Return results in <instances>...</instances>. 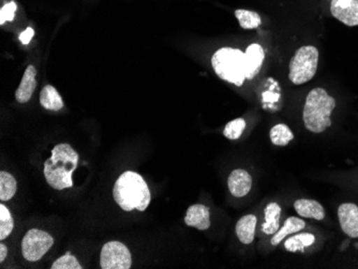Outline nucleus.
I'll return each mask as SVG.
<instances>
[{"mask_svg": "<svg viewBox=\"0 0 358 269\" xmlns=\"http://www.w3.org/2000/svg\"><path fill=\"white\" fill-rule=\"evenodd\" d=\"M113 196L124 212L138 210L144 212L150 205L152 196L144 178L136 172H124L113 189Z\"/></svg>", "mask_w": 358, "mask_h": 269, "instance_id": "1", "label": "nucleus"}, {"mask_svg": "<svg viewBox=\"0 0 358 269\" xmlns=\"http://www.w3.org/2000/svg\"><path fill=\"white\" fill-rule=\"evenodd\" d=\"M78 163V154L69 144H59L52 150V156L44 163L46 182L56 190L73 186L72 174Z\"/></svg>", "mask_w": 358, "mask_h": 269, "instance_id": "2", "label": "nucleus"}, {"mask_svg": "<svg viewBox=\"0 0 358 269\" xmlns=\"http://www.w3.org/2000/svg\"><path fill=\"white\" fill-rule=\"evenodd\" d=\"M336 108L335 98L327 94L324 88L311 90L306 98L303 120L306 129L319 134L331 126V115Z\"/></svg>", "mask_w": 358, "mask_h": 269, "instance_id": "3", "label": "nucleus"}, {"mask_svg": "<svg viewBox=\"0 0 358 269\" xmlns=\"http://www.w3.org/2000/svg\"><path fill=\"white\" fill-rule=\"evenodd\" d=\"M211 65L217 75L229 83L241 86L247 80L246 53L232 48L218 50L211 58Z\"/></svg>", "mask_w": 358, "mask_h": 269, "instance_id": "4", "label": "nucleus"}, {"mask_svg": "<svg viewBox=\"0 0 358 269\" xmlns=\"http://www.w3.org/2000/svg\"><path fill=\"white\" fill-rule=\"evenodd\" d=\"M319 51L313 45L301 46L289 60V78L295 85L311 81L317 73Z\"/></svg>", "mask_w": 358, "mask_h": 269, "instance_id": "5", "label": "nucleus"}, {"mask_svg": "<svg viewBox=\"0 0 358 269\" xmlns=\"http://www.w3.org/2000/svg\"><path fill=\"white\" fill-rule=\"evenodd\" d=\"M54 238L44 231H28L22 242V253L28 262H37L53 247Z\"/></svg>", "mask_w": 358, "mask_h": 269, "instance_id": "6", "label": "nucleus"}, {"mask_svg": "<svg viewBox=\"0 0 358 269\" xmlns=\"http://www.w3.org/2000/svg\"><path fill=\"white\" fill-rule=\"evenodd\" d=\"M132 265L131 253L120 242H108L100 254L102 269H129Z\"/></svg>", "mask_w": 358, "mask_h": 269, "instance_id": "7", "label": "nucleus"}, {"mask_svg": "<svg viewBox=\"0 0 358 269\" xmlns=\"http://www.w3.org/2000/svg\"><path fill=\"white\" fill-rule=\"evenodd\" d=\"M331 13L349 27L358 26V0H331Z\"/></svg>", "mask_w": 358, "mask_h": 269, "instance_id": "8", "label": "nucleus"}, {"mask_svg": "<svg viewBox=\"0 0 358 269\" xmlns=\"http://www.w3.org/2000/svg\"><path fill=\"white\" fill-rule=\"evenodd\" d=\"M338 219L343 233L358 238V206L353 203H343L338 208Z\"/></svg>", "mask_w": 358, "mask_h": 269, "instance_id": "9", "label": "nucleus"}, {"mask_svg": "<svg viewBox=\"0 0 358 269\" xmlns=\"http://www.w3.org/2000/svg\"><path fill=\"white\" fill-rule=\"evenodd\" d=\"M227 187L231 194L235 198H243L250 192L252 187V177L247 170H234L227 180Z\"/></svg>", "mask_w": 358, "mask_h": 269, "instance_id": "10", "label": "nucleus"}, {"mask_svg": "<svg viewBox=\"0 0 358 269\" xmlns=\"http://www.w3.org/2000/svg\"><path fill=\"white\" fill-rule=\"evenodd\" d=\"M185 224L191 228L205 231L210 226V212L205 205L195 204L190 206L185 216Z\"/></svg>", "mask_w": 358, "mask_h": 269, "instance_id": "11", "label": "nucleus"}, {"mask_svg": "<svg viewBox=\"0 0 358 269\" xmlns=\"http://www.w3.org/2000/svg\"><path fill=\"white\" fill-rule=\"evenodd\" d=\"M37 70L34 66H28L22 78L21 84L15 92V99L19 103H27L37 87Z\"/></svg>", "mask_w": 358, "mask_h": 269, "instance_id": "12", "label": "nucleus"}, {"mask_svg": "<svg viewBox=\"0 0 358 269\" xmlns=\"http://www.w3.org/2000/svg\"><path fill=\"white\" fill-rule=\"evenodd\" d=\"M245 53H246L247 65H248L247 80H252L262 68L263 61L265 59L264 49L259 44L252 43L247 48Z\"/></svg>", "mask_w": 358, "mask_h": 269, "instance_id": "13", "label": "nucleus"}, {"mask_svg": "<svg viewBox=\"0 0 358 269\" xmlns=\"http://www.w3.org/2000/svg\"><path fill=\"white\" fill-rule=\"evenodd\" d=\"M295 212L303 218L315 219L321 221L325 218V210L317 201L299 198L294 203Z\"/></svg>", "mask_w": 358, "mask_h": 269, "instance_id": "14", "label": "nucleus"}, {"mask_svg": "<svg viewBox=\"0 0 358 269\" xmlns=\"http://www.w3.org/2000/svg\"><path fill=\"white\" fill-rule=\"evenodd\" d=\"M257 219L255 215L243 216L236 224V235L243 245L252 244L255 237Z\"/></svg>", "mask_w": 358, "mask_h": 269, "instance_id": "15", "label": "nucleus"}, {"mask_svg": "<svg viewBox=\"0 0 358 269\" xmlns=\"http://www.w3.org/2000/svg\"><path fill=\"white\" fill-rule=\"evenodd\" d=\"M265 222L262 224V232L273 235L280 228L281 208L277 203H269L264 210Z\"/></svg>", "mask_w": 358, "mask_h": 269, "instance_id": "16", "label": "nucleus"}, {"mask_svg": "<svg viewBox=\"0 0 358 269\" xmlns=\"http://www.w3.org/2000/svg\"><path fill=\"white\" fill-rule=\"evenodd\" d=\"M305 228V221L301 220L299 217H289L285 221L282 228H279L278 232L273 234V238L271 240V244L273 246H278L285 240V237L294 234V233L301 232Z\"/></svg>", "mask_w": 358, "mask_h": 269, "instance_id": "17", "label": "nucleus"}, {"mask_svg": "<svg viewBox=\"0 0 358 269\" xmlns=\"http://www.w3.org/2000/svg\"><path fill=\"white\" fill-rule=\"evenodd\" d=\"M40 103L46 110H54V112H57L64 108L62 96L52 85L45 86L42 89L41 94H40Z\"/></svg>", "mask_w": 358, "mask_h": 269, "instance_id": "18", "label": "nucleus"}, {"mask_svg": "<svg viewBox=\"0 0 358 269\" xmlns=\"http://www.w3.org/2000/svg\"><path fill=\"white\" fill-rule=\"evenodd\" d=\"M269 136L273 145L281 146V147L289 145V142L294 140V134L289 129V126L285 124H278L273 126Z\"/></svg>", "mask_w": 358, "mask_h": 269, "instance_id": "19", "label": "nucleus"}, {"mask_svg": "<svg viewBox=\"0 0 358 269\" xmlns=\"http://www.w3.org/2000/svg\"><path fill=\"white\" fill-rule=\"evenodd\" d=\"M315 242V237L309 233H301L289 237L285 240V247L289 252L303 251L307 247L311 246Z\"/></svg>", "mask_w": 358, "mask_h": 269, "instance_id": "20", "label": "nucleus"}, {"mask_svg": "<svg viewBox=\"0 0 358 269\" xmlns=\"http://www.w3.org/2000/svg\"><path fill=\"white\" fill-rule=\"evenodd\" d=\"M235 17L238 20L239 25L243 29H255L262 24V19L255 11L238 9L235 11Z\"/></svg>", "mask_w": 358, "mask_h": 269, "instance_id": "21", "label": "nucleus"}, {"mask_svg": "<svg viewBox=\"0 0 358 269\" xmlns=\"http://www.w3.org/2000/svg\"><path fill=\"white\" fill-rule=\"evenodd\" d=\"M16 184L15 178L7 172L0 173V200L10 201L15 196Z\"/></svg>", "mask_w": 358, "mask_h": 269, "instance_id": "22", "label": "nucleus"}, {"mask_svg": "<svg viewBox=\"0 0 358 269\" xmlns=\"http://www.w3.org/2000/svg\"><path fill=\"white\" fill-rule=\"evenodd\" d=\"M13 228L14 221L9 210L5 205H0V240H6L11 234Z\"/></svg>", "mask_w": 358, "mask_h": 269, "instance_id": "23", "label": "nucleus"}, {"mask_svg": "<svg viewBox=\"0 0 358 269\" xmlns=\"http://www.w3.org/2000/svg\"><path fill=\"white\" fill-rule=\"evenodd\" d=\"M246 122L243 118H237L232 120L225 126L223 134L229 140H238L243 134V130L246 129Z\"/></svg>", "mask_w": 358, "mask_h": 269, "instance_id": "24", "label": "nucleus"}, {"mask_svg": "<svg viewBox=\"0 0 358 269\" xmlns=\"http://www.w3.org/2000/svg\"><path fill=\"white\" fill-rule=\"evenodd\" d=\"M52 269H82V265L76 260V256L71 253L67 252L64 256L55 261L52 265Z\"/></svg>", "mask_w": 358, "mask_h": 269, "instance_id": "25", "label": "nucleus"}, {"mask_svg": "<svg viewBox=\"0 0 358 269\" xmlns=\"http://www.w3.org/2000/svg\"><path fill=\"white\" fill-rule=\"evenodd\" d=\"M16 9H17V6H16L14 1L3 6L1 10H0V25H3L6 22L13 21L14 17H15Z\"/></svg>", "mask_w": 358, "mask_h": 269, "instance_id": "26", "label": "nucleus"}, {"mask_svg": "<svg viewBox=\"0 0 358 269\" xmlns=\"http://www.w3.org/2000/svg\"><path fill=\"white\" fill-rule=\"evenodd\" d=\"M35 36V30L32 29L31 27H28L27 29L24 30L23 33L20 35V41L24 45H27L29 42L31 41L32 38Z\"/></svg>", "mask_w": 358, "mask_h": 269, "instance_id": "27", "label": "nucleus"}, {"mask_svg": "<svg viewBox=\"0 0 358 269\" xmlns=\"http://www.w3.org/2000/svg\"><path fill=\"white\" fill-rule=\"evenodd\" d=\"M8 256V248L5 245H0V263H3Z\"/></svg>", "mask_w": 358, "mask_h": 269, "instance_id": "28", "label": "nucleus"}]
</instances>
